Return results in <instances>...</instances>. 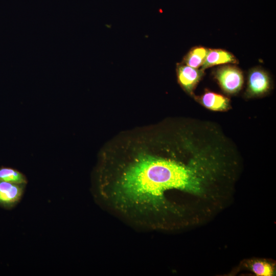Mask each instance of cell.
Masks as SVG:
<instances>
[{
  "mask_svg": "<svg viewBox=\"0 0 276 276\" xmlns=\"http://www.w3.org/2000/svg\"><path fill=\"white\" fill-rule=\"evenodd\" d=\"M215 77L222 90L228 95H235L242 89L244 78L242 71L233 65H225L218 68Z\"/></svg>",
  "mask_w": 276,
  "mask_h": 276,
  "instance_id": "cell-2",
  "label": "cell"
},
{
  "mask_svg": "<svg viewBox=\"0 0 276 276\" xmlns=\"http://www.w3.org/2000/svg\"><path fill=\"white\" fill-rule=\"evenodd\" d=\"M245 266L258 276H271L275 273V266L264 259H255L246 262Z\"/></svg>",
  "mask_w": 276,
  "mask_h": 276,
  "instance_id": "cell-8",
  "label": "cell"
},
{
  "mask_svg": "<svg viewBox=\"0 0 276 276\" xmlns=\"http://www.w3.org/2000/svg\"><path fill=\"white\" fill-rule=\"evenodd\" d=\"M176 71L180 85L187 93L194 97V90L203 76L204 71L183 63L177 65Z\"/></svg>",
  "mask_w": 276,
  "mask_h": 276,
  "instance_id": "cell-4",
  "label": "cell"
},
{
  "mask_svg": "<svg viewBox=\"0 0 276 276\" xmlns=\"http://www.w3.org/2000/svg\"><path fill=\"white\" fill-rule=\"evenodd\" d=\"M195 100L203 107L215 111H225L231 108L228 98L220 94L209 90L200 96H194Z\"/></svg>",
  "mask_w": 276,
  "mask_h": 276,
  "instance_id": "cell-6",
  "label": "cell"
},
{
  "mask_svg": "<svg viewBox=\"0 0 276 276\" xmlns=\"http://www.w3.org/2000/svg\"><path fill=\"white\" fill-rule=\"evenodd\" d=\"M237 59L231 53L222 49H209L204 61L201 66V70L212 66L226 64L236 63Z\"/></svg>",
  "mask_w": 276,
  "mask_h": 276,
  "instance_id": "cell-7",
  "label": "cell"
},
{
  "mask_svg": "<svg viewBox=\"0 0 276 276\" xmlns=\"http://www.w3.org/2000/svg\"><path fill=\"white\" fill-rule=\"evenodd\" d=\"M0 180L21 185H26L27 182L26 177L21 172L6 167H0Z\"/></svg>",
  "mask_w": 276,
  "mask_h": 276,
  "instance_id": "cell-10",
  "label": "cell"
},
{
  "mask_svg": "<svg viewBox=\"0 0 276 276\" xmlns=\"http://www.w3.org/2000/svg\"><path fill=\"white\" fill-rule=\"evenodd\" d=\"M104 154L106 186L113 203L141 214H176L170 194L209 199L217 180L205 146L172 121L123 134Z\"/></svg>",
  "mask_w": 276,
  "mask_h": 276,
  "instance_id": "cell-1",
  "label": "cell"
},
{
  "mask_svg": "<svg viewBox=\"0 0 276 276\" xmlns=\"http://www.w3.org/2000/svg\"><path fill=\"white\" fill-rule=\"evenodd\" d=\"M271 88V81L268 74L259 68L251 70L248 75L245 97H260L268 93Z\"/></svg>",
  "mask_w": 276,
  "mask_h": 276,
  "instance_id": "cell-3",
  "label": "cell"
},
{
  "mask_svg": "<svg viewBox=\"0 0 276 276\" xmlns=\"http://www.w3.org/2000/svg\"><path fill=\"white\" fill-rule=\"evenodd\" d=\"M209 49L202 47L192 49L185 57L184 64L193 68H198L204 61Z\"/></svg>",
  "mask_w": 276,
  "mask_h": 276,
  "instance_id": "cell-9",
  "label": "cell"
},
{
  "mask_svg": "<svg viewBox=\"0 0 276 276\" xmlns=\"http://www.w3.org/2000/svg\"><path fill=\"white\" fill-rule=\"evenodd\" d=\"M25 185L0 180V206L10 209L20 200Z\"/></svg>",
  "mask_w": 276,
  "mask_h": 276,
  "instance_id": "cell-5",
  "label": "cell"
}]
</instances>
